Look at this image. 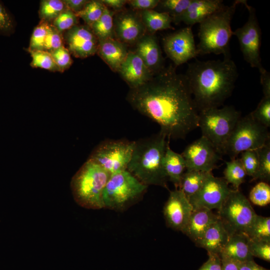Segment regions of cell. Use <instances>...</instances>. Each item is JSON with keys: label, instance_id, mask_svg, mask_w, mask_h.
<instances>
[{"label": "cell", "instance_id": "obj_1", "mask_svg": "<svg viewBox=\"0 0 270 270\" xmlns=\"http://www.w3.org/2000/svg\"><path fill=\"white\" fill-rule=\"evenodd\" d=\"M126 100L142 115L156 122L168 140L184 138L198 127V110L184 74L170 64L143 85L130 88Z\"/></svg>", "mask_w": 270, "mask_h": 270}, {"label": "cell", "instance_id": "obj_2", "mask_svg": "<svg viewBox=\"0 0 270 270\" xmlns=\"http://www.w3.org/2000/svg\"><path fill=\"white\" fill-rule=\"evenodd\" d=\"M198 112L219 108L232 94L238 73L230 58L223 60H196L186 74Z\"/></svg>", "mask_w": 270, "mask_h": 270}, {"label": "cell", "instance_id": "obj_3", "mask_svg": "<svg viewBox=\"0 0 270 270\" xmlns=\"http://www.w3.org/2000/svg\"><path fill=\"white\" fill-rule=\"evenodd\" d=\"M170 140L161 132L134 141L127 170L142 183L168 189L163 160Z\"/></svg>", "mask_w": 270, "mask_h": 270}, {"label": "cell", "instance_id": "obj_4", "mask_svg": "<svg viewBox=\"0 0 270 270\" xmlns=\"http://www.w3.org/2000/svg\"><path fill=\"white\" fill-rule=\"evenodd\" d=\"M238 4L239 1L236 0L199 24V41L196 46L198 55L222 54L224 58H230V42L233 35L231 21Z\"/></svg>", "mask_w": 270, "mask_h": 270}, {"label": "cell", "instance_id": "obj_5", "mask_svg": "<svg viewBox=\"0 0 270 270\" xmlns=\"http://www.w3.org/2000/svg\"><path fill=\"white\" fill-rule=\"evenodd\" d=\"M110 176L98 164L88 158L71 180V189L76 202L88 209L104 208L103 193Z\"/></svg>", "mask_w": 270, "mask_h": 270}, {"label": "cell", "instance_id": "obj_6", "mask_svg": "<svg viewBox=\"0 0 270 270\" xmlns=\"http://www.w3.org/2000/svg\"><path fill=\"white\" fill-rule=\"evenodd\" d=\"M240 118V112L232 106L207 108L198 112V127L202 136L223 155L224 147Z\"/></svg>", "mask_w": 270, "mask_h": 270}, {"label": "cell", "instance_id": "obj_7", "mask_svg": "<svg viewBox=\"0 0 270 270\" xmlns=\"http://www.w3.org/2000/svg\"><path fill=\"white\" fill-rule=\"evenodd\" d=\"M148 187L127 170L112 174L103 193L104 207L124 212L142 198Z\"/></svg>", "mask_w": 270, "mask_h": 270}, {"label": "cell", "instance_id": "obj_8", "mask_svg": "<svg viewBox=\"0 0 270 270\" xmlns=\"http://www.w3.org/2000/svg\"><path fill=\"white\" fill-rule=\"evenodd\" d=\"M270 140L268 128L255 120L250 114L237 122L223 150L230 160L242 152L256 150Z\"/></svg>", "mask_w": 270, "mask_h": 270}, {"label": "cell", "instance_id": "obj_9", "mask_svg": "<svg viewBox=\"0 0 270 270\" xmlns=\"http://www.w3.org/2000/svg\"><path fill=\"white\" fill-rule=\"evenodd\" d=\"M256 214L249 200L239 190H231L218 216L230 236L245 234Z\"/></svg>", "mask_w": 270, "mask_h": 270}, {"label": "cell", "instance_id": "obj_10", "mask_svg": "<svg viewBox=\"0 0 270 270\" xmlns=\"http://www.w3.org/2000/svg\"><path fill=\"white\" fill-rule=\"evenodd\" d=\"M248 12L246 22L233 31L238 41L244 60L251 67L257 68L260 74L266 70L263 67L260 57L262 32L258 22L256 10L249 6L246 0H239Z\"/></svg>", "mask_w": 270, "mask_h": 270}, {"label": "cell", "instance_id": "obj_11", "mask_svg": "<svg viewBox=\"0 0 270 270\" xmlns=\"http://www.w3.org/2000/svg\"><path fill=\"white\" fill-rule=\"evenodd\" d=\"M134 141L124 139L106 140L92 151L90 158L110 176L127 170L134 149Z\"/></svg>", "mask_w": 270, "mask_h": 270}, {"label": "cell", "instance_id": "obj_12", "mask_svg": "<svg viewBox=\"0 0 270 270\" xmlns=\"http://www.w3.org/2000/svg\"><path fill=\"white\" fill-rule=\"evenodd\" d=\"M181 154L185 160L186 170L204 172H212L216 168L222 156L202 136L187 146Z\"/></svg>", "mask_w": 270, "mask_h": 270}, {"label": "cell", "instance_id": "obj_13", "mask_svg": "<svg viewBox=\"0 0 270 270\" xmlns=\"http://www.w3.org/2000/svg\"><path fill=\"white\" fill-rule=\"evenodd\" d=\"M228 184L224 178L215 177L210 172L200 189L188 199L193 210H218L231 190Z\"/></svg>", "mask_w": 270, "mask_h": 270}, {"label": "cell", "instance_id": "obj_14", "mask_svg": "<svg viewBox=\"0 0 270 270\" xmlns=\"http://www.w3.org/2000/svg\"><path fill=\"white\" fill-rule=\"evenodd\" d=\"M163 46L166 56L175 66L198 56L192 26H188L165 36Z\"/></svg>", "mask_w": 270, "mask_h": 270}, {"label": "cell", "instance_id": "obj_15", "mask_svg": "<svg viewBox=\"0 0 270 270\" xmlns=\"http://www.w3.org/2000/svg\"><path fill=\"white\" fill-rule=\"evenodd\" d=\"M192 211V206L181 190L176 188L170 191L163 209L164 218L168 227L182 232Z\"/></svg>", "mask_w": 270, "mask_h": 270}, {"label": "cell", "instance_id": "obj_16", "mask_svg": "<svg viewBox=\"0 0 270 270\" xmlns=\"http://www.w3.org/2000/svg\"><path fill=\"white\" fill-rule=\"evenodd\" d=\"M63 38L68 50L76 58H84L97 52L98 40L86 25L74 26L65 32Z\"/></svg>", "mask_w": 270, "mask_h": 270}, {"label": "cell", "instance_id": "obj_17", "mask_svg": "<svg viewBox=\"0 0 270 270\" xmlns=\"http://www.w3.org/2000/svg\"><path fill=\"white\" fill-rule=\"evenodd\" d=\"M114 34L124 44L136 42L146 32L139 13L128 10L119 12L114 20Z\"/></svg>", "mask_w": 270, "mask_h": 270}, {"label": "cell", "instance_id": "obj_18", "mask_svg": "<svg viewBox=\"0 0 270 270\" xmlns=\"http://www.w3.org/2000/svg\"><path fill=\"white\" fill-rule=\"evenodd\" d=\"M130 88H138L154 75L136 52H128L118 71Z\"/></svg>", "mask_w": 270, "mask_h": 270}, {"label": "cell", "instance_id": "obj_19", "mask_svg": "<svg viewBox=\"0 0 270 270\" xmlns=\"http://www.w3.org/2000/svg\"><path fill=\"white\" fill-rule=\"evenodd\" d=\"M135 52L154 74L165 66L161 49L154 34H144L136 42Z\"/></svg>", "mask_w": 270, "mask_h": 270}, {"label": "cell", "instance_id": "obj_20", "mask_svg": "<svg viewBox=\"0 0 270 270\" xmlns=\"http://www.w3.org/2000/svg\"><path fill=\"white\" fill-rule=\"evenodd\" d=\"M224 6L222 0H192L180 22L192 26L200 24Z\"/></svg>", "mask_w": 270, "mask_h": 270}, {"label": "cell", "instance_id": "obj_21", "mask_svg": "<svg viewBox=\"0 0 270 270\" xmlns=\"http://www.w3.org/2000/svg\"><path fill=\"white\" fill-rule=\"evenodd\" d=\"M114 72H118L128 52L125 44L116 38L98 40L97 52Z\"/></svg>", "mask_w": 270, "mask_h": 270}, {"label": "cell", "instance_id": "obj_22", "mask_svg": "<svg viewBox=\"0 0 270 270\" xmlns=\"http://www.w3.org/2000/svg\"><path fill=\"white\" fill-rule=\"evenodd\" d=\"M218 218L212 210L201 208L193 210L182 232L196 243Z\"/></svg>", "mask_w": 270, "mask_h": 270}, {"label": "cell", "instance_id": "obj_23", "mask_svg": "<svg viewBox=\"0 0 270 270\" xmlns=\"http://www.w3.org/2000/svg\"><path fill=\"white\" fill-rule=\"evenodd\" d=\"M228 238V234L218 218L194 244L197 246L206 250L208 253L220 256Z\"/></svg>", "mask_w": 270, "mask_h": 270}, {"label": "cell", "instance_id": "obj_24", "mask_svg": "<svg viewBox=\"0 0 270 270\" xmlns=\"http://www.w3.org/2000/svg\"><path fill=\"white\" fill-rule=\"evenodd\" d=\"M248 238L245 234H235L229 236L228 239L221 252L220 258H224L238 262L254 260L250 252Z\"/></svg>", "mask_w": 270, "mask_h": 270}, {"label": "cell", "instance_id": "obj_25", "mask_svg": "<svg viewBox=\"0 0 270 270\" xmlns=\"http://www.w3.org/2000/svg\"><path fill=\"white\" fill-rule=\"evenodd\" d=\"M164 168L168 178L178 188L186 170L185 160L181 154L172 150L168 144L163 160Z\"/></svg>", "mask_w": 270, "mask_h": 270}, {"label": "cell", "instance_id": "obj_26", "mask_svg": "<svg viewBox=\"0 0 270 270\" xmlns=\"http://www.w3.org/2000/svg\"><path fill=\"white\" fill-rule=\"evenodd\" d=\"M139 14L149 34H154L158 30L174 29L171 24L172 19L166 12L150 10L140 11Z\"/></svg>", "mask_w": 270, "mask_h": 270}, {"label": "cell", "instance_id": "obj_27", "mask_svg": "<svg viewBox=\"0 0 270 270\" xmlns=\"http://www.w3.org/2000/svg\"><path fill=\"white\" fill-rule=\"evenodd\" d=\"M209 172L186 170L182 177L178 189L188 199L200 189Z\"/></svg>", "mask_w": 270, "mask_h": 270}, {"label": "cell", "instance_id": "obj_28", "mask_svg": "<svg viewBox=\"0 0 270 270\" xmlns=\"http://www.w3.org/2000/svg\"><path fill=\"white\" fill-rule=\"evenodd\" d=\"M113 11L106 7L100 18L90 27L98 40L114 38Z\"/></svg>", "mask_w": 270, "mask_h": 270}, {"label": "cell", "instance_id": "obj_29", "mask_svg": "<svg viewBox=\"0 0 270 270\" xmlns=\"http://www.w3.org/2000/svg\"><path fill=\"white\" fill-rule=\"evenodd\" d=\"M226 163L224 178L228 184H230L233 186L234 190H239L246 176L240 158H236Z\"/></svg>", "mask_w": 270, "mask_h": 270}, {"label": "cell", "instance_id": "obj_30", "mask_svg": "<svg viewBox=\"0 0 270 270\" xmlns=\"http://www.w3.org/2000/svg\"><path fill=\"white\" fill-rule=\"evenodd\" d=\"M245 234L251 239L270 242V218L256 214Z\"/></svg>", "mask_w": 270, "mask_h": 270}, {"label": "cell", "instance_id": "obj_31", "mask_svg": "<svg viewBox=\"0 0 270 270\" xmlns=\"http://www.w3.org/2000/svg\"><path fill=\"white\" fill-rule=\"evenodd\" d=\"M192 0H160L157 6L160 9V12L168 14L176 24L180 20L186 11Z\"/></svg>", "mask_w": 270, "mask_h": 270}, {"label": "cell", "instance_id": "obj_32", "mask_svg": "<svg viewBox=\"0 0 270 270\" xmlns=\"http://www.w3.org/2000/svg\"><path fill=\"white\" fill-rule=\"evenodd\" d=\"M66 8L62 0H42L40 2L39 17L41 20L52 24Z\"/></svg>", "mask_w": 270, "mask_h": 270}, {"label": "cell", "instance_id": "obj_33", "mask_svg": "<svg viewBox=\"0 0 270 270\" xmlns=\"http://www.w3.org/2000/svg\"><path fill=\"white\" fill-rule=\"evenodd\" d=\"M258 158V170L252 180H260L269 182L270 180V140L264 146L256 150Z\"/></svg>", "mask_w": 270, "mask_h": 270}, {"label": "cell", "instance_id": "obj_34", "mask_svg": "<svg viewBox=\"0 0 270 270\" xmlns=\"http://www.w3.org/2000/svg\"><path fill=\"white\" fill-rule=\"evenodd\" d=\"M106 8L100 0H88L83 9L76 14L78 18H81L86 25L90 28L100 18Z\"/></svg>", "mask_w": 270, "mask_h": 270}, {"label": "cell", "instance_id": "obj_35", "mask_svg": "<svg viewBox=\"0 0 270 270\" xmlns=\"http://www.w3.org/2000/svg\"><path fill=\"white\" fill-rule=\"evenodd\" d=\"M30 54L32 67L41 68L52 72H60L50 52L46 50H28Z\"/></svg>", "mask_w": 270, "mask_h": 270}, {"label": "cell", "instance_id": "obj_36", "mask_svg": "<svg viewBox=\"0 0 270 270\" xmlns=\"http://www.w3.org/2000/svg\"><path fill=\"white\" fill-rule=\"evenodd\" d=\"M249 198L254 205L266 206L270 202V186L268 182L261 181L251 190Z\"/></svg>", "mask_w": 270, "mask_h": 270}, {"label": "cell", "instance_id": "obj_37", "mask_svg": "<svg viewBox=\"0 0 270 270\" xmlns=\"http://www.w3.org/2000/svg\"><path fill=\"white\" fill-rule=\"evenodd\" d=\"M49 24L48 22L40 20L39 24L35 27L31 36L28 50H44V41Z\"/></svg>", "mask_w": 270, "mask_h": 270}, {"label": "cell", "instance_id": "obj_38", "mask_svg": "<svg viewBox=\"0 0 270 270\" xmlns=\"http://www.w3.org/2000/svg\"><path fill=\"white\" fill-rule=\"evenodd\" d=\"M256 122L268 128L270 126V96H264L256 108L250 113Z\"/></svg>", "mask_w": 270, "mask_h": 270}, {"label": "cell", "instance_id": "obj_39", "mask_svg": "<svg viewBox=\"0 0 270 270\" xmlns=\"http://www.w3.org/2000/svg\"><path fill=\"white\" fill-rule=\"evenodd\" d=\"M78 17L76 14L66 8L64 10L52 23L56 28L62 34L78 24Z\"/></svg>", "mask_w": 270, "mask_h": 270}, {"label": "cell", "instance_id": "obj_40", "mask_svg": "<svg viewBox=\"0 0 270 270\" xmlns=\"http://www.w3.org/2000/svg\"><path fill=\"white\" fill-rule=\"evenodd\" d=\"M248 238V248L251 255L253 257H257L269 262L270 242Z\"/></svg>", "mask_w": 270, "mask_h": 270}, {"label": "cell", "instance_id": "obj_41", "mask_svg": "<svg viewBox=\"0 0 270 270\" xmlns=\"http://www.w3.org/2000/svg\"><path fill=\"white\" fill-rule=\"evenodd\" d=\"M246 175L253 178L258 166V158L256 150H250L241 153L240 158Z\"/></svg>", "mask_w": 270, "mask_h": 270}, {"label": "cell", "instance_id": "obj_42", "mask_svg": "<svg viewBox=\"0 0 270 270\" xmlns=\"http://www.w3.org/2000/svg\"><path fill=\"white\" fill-rule=\"evenodd\" d=\"M63 43L64 38L62 34L59 32L52 24H50L44 41V50L50 52L63 46Z\"/></svg>", "mask_w": 270, "mask_h": 270}, {"label": "cell", "instance_id": "obj_43", "mask_svg": "<svg viewBox=\"0 0 270 270\" xmlns=\"http://www.w3.org/2000/svg\"><path fill=\"white\" fill-rule=\"evenodd\" d=\"M50 54L59 68L60 72H63L68 69L72 64L70 54L64 46L51 52Z\"/></svg>", "mask_w": 270, "mask_h": 270}, {"label": "cell", "instance_id": "obj_44", "mask_svg": "<svg viewBox=\"0 0 270 270\" xmlns=\"http://www.w3.org/2000/svg\"><path fill=\"white\" fill-rule=\"evenodd\" d=\"M14 20L0 2V34L10 35L14 32Z\"/></svg>", "mask_w": 270, "mask_h": 270}, {"label": "cell", "instance_id": "obj_45", "mask_svg": "<svg viewBox=\"0 0 270 270\" xmlns=\"http://www.w3.org/2000/svg\"><path fill=\"white\" fill-rule=\"evenodd\" d=\"M160 0H128L130 6L134 10H153L158 6Z\"/></svg>", "mask_w": 270, "mask_h": 270}, {"label": "cell", "instance_id": "obj_46", "mask_svg": "<svg viewBox=\"0 0 270 270\" xmlns=\"http://www.w3.org/2000/svg\"><path fill=\"white\" fill-rule=\"evenodd\" d=\"M208 260L198 270H222V261L219 255L208 253Z\"/></svg>", "mask_w": 270, "mask_h": 270}, {"label": "cell", "instance_id": "obj_47", "mask_svg": "<svg viewBox=\"0 0 270 270\" xmlns=\"http://www.w3.org/2000/svg\"><path fill=\"white\" fill-rule=\"evenodd\" d=\"M66 8L76 14L81 11L88 2L86 0H62Z\"/></svg>", "mask_w": 270, "mask_h": 270}, {"label": "cell", "instance_id": "obj_48", "mask_svg": "<svg viewBox=\"0 0 270 270\" xmlns=\"http://www.w3.org/2000/svg\"><path fill=\"white\" fill-rule=\"evenodd\" d=\"M264 96H270V74L266 70L260 74Z\"/></svg>", "mask_w": 270, "mask_h": 270}, {"label": "cell", "instance_id": "obj_49", "mask_svg": "<svg viewBox=\"0 0 270 270\" xmlns=\"http://www.w3.org/2000/svg\"><path fill=\"white\" fill-rule=\"evenodd\" d=\"M238 270H270L257 264L254 260L238 262Z\"/></svg>", "mask_w": 270, "mask_h": 270}, {"label": "cell", "instance_id": "obj_50", "mask_svg": "<svg viewBox=\"0 0 270 270\" xmlns=\"http://www.w3.org/2000/svg\"><path fill=\"white\" fill-rule=\"evenodd\" d=\"M101 2L107 8L115 10H121L127 2L126 0H101Z\"/></svg>", "mask_w": 270, "mask_h": 270}, {"label": "cell", "instance_id": "obj_51", "mask_svg": "<svg viewBox=\"0 0 270 270\" xmlns=\"http://www.w3.org/2000/svg\"><path fill=\"white\" fill-rule=\"evenodd\" d=\"M222 270H238V262L224 258H220Z\"/></svg>", "mask_w": 270, "mask_h": 270}]
</instances>
